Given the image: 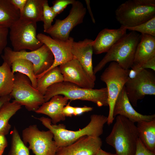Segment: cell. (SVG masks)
<instances>
[{
  "mask_svg": "<svg viewBox=\"0 0 155 155\" xmlns=\"http://www.w3.org/2000/svg\"><path fill=\"white\" fill-rule=\"evenodd\" d=\"M63 81L74 84L82 88H94L95 82L76 59L71 60L59 66Z\"/></svg>",
  "mask_w": 155,
  "mask_h": 155,
  "instance_id": "cell-14",
  "label": "cell"
},
{
  "mask_svg": "<svg viewBox=\"0 0 155 155\" xmlns=\"http://www.w3.org/2000/svg\"><path fill=\"white\" fill-rule=\"evenodd\" d=\"M68 16L64 19H56L54 24L46 32L53 39L66 40L73 29L82 23L86 9L80 1L75 0Z\"/></svg>",
  "mask_w": 155,
  "mask_h": 155,
  "instance_id": "cell-12",
  "label": "cell"
},
{
  "mask_svg": "<svg viewBox=\"0 0 155 155\" xmlns=\"http://www.w3.org/2000/svg\"><path fill=\"white\" fill-rule=\"evenodd\" d=\"M9 32L8 28L0 26V55L6 47Z\"/></svg>",
  "mask_w": 155,
  "mask_h": 155,
  "instance_id": "cell-32",
  "label": "cell"
},
{
  "mask_svg": "<svg viewBox=\"0 0 155 155\" xmlns=\"http://www.w3.org/2000/svg\"><path fill=\"white\" fill-rule=\"evenodd\" d=\"M127 30L121 26L118 29L104 28L102 30L93 40V53L96 55L106 53L125 35Z\"/></svg>",
  "mask_w": 155,
  "mask_h": 155,
  "instance_id": "cell-18",
  "label": "cell"
},
{
  "mask_svg": "<svg viewBox=\"0 0 155 155\" xmlns=\"http://www.w3.org/2000/svg\"><path fill=\"white\" fill-rule=\"evenodd\" d=\"M125 87L130 103L137 106L138 101L146 96L155 95V71L142 69L133 78H128Z\"/></svg>",
  "mask_w": 155,
  "mask_h": 155,
  "instance_id": "cell-11",
  "label": "cell"
},
{
  "mask_svg": "<svg viewBox=\"0 0 155 155\" xmlns=\"http://www.w3.org/2000/svg\"><path fill=\"white\" fill-rule=\"evenodd\" d=\"M57 16L49 6L48 1L45 0L43 5L42 18L44 32H45L51 27L53 20Z\"/></svg>",
  "mask_w": 155,
  "mask_h": 155,
  "instance_id": "cell-30",
  "label": "cell"
},
{
  "mask_svg": "<svg viewBox=\"0 0 155 155\" xmlns=\"http://www.w3.org/2000/svg\"><path fill=\"white\" fill-rule=\"evenodd\" d=\"M68 100L67 97L62 95H55L44 102L35 112L48 116L51 118L52 124H56L65 120V117L62 113V110Z\"/></svg>",
  "mask_w": 155,
  "mask_h": 155,
  "instance_id": "cell-19",
  "label": "cell"
},
{
  "mask_svg": "<svg viewBox=\"0 0 155 155\" xmlns=\"http://www.w3.org/2000/svg\"><path fill=\"white\" fill-rule=\"evenodd\" d=\"M7 145V142L5 135L2 134H0V155L3 154Z\"/></svg>",
  "mask_w": 155,
  "mask_h": 155,
  "instance_id": "cell-37",
  "label": "cell"
},
{
  "mask_svg": "<svg viewBox=\"0 0 155 155\" xmlns=\"http://www.w3.org/2000/svg\"><path fill=\"white\" fill-rule=\"evenodd\" d=\"M45 0H27L20 18L37 23L42 21L43 5Z\"/></svg>",
  "mask_w": 155,
  "mask_h": 155,
  "instance_id": "cell-24",
  "label": "cell"
},
{
  "mask_svg": "<svg viewBox=\"0 0 155 155\" xmlns=\"http://www.w3.org/2000/svg\"><path fill=\"white\" fill-rule=\"evenodd\" d=\"M14 83V74L11 67L3 62L0 66V97L9 95Z\"/></svg>",
  "mask_w": 155,
  "mask_h": 155,
  "instance_id": "cell-26",
  "label": "cell"
},
{
  "mask_svg": "<svg viewBox=\"0 0 155 155\" xmlns=\"http://www.w3.org/2000/svg\"><path fill=\"white\" fill-rule=\"evenodd\" d=\"M141 34L131 31L117 42L106 53L99 63L93 68L94 74L101 70L108 63L115 62L122 68L130 69L134 61L135 54Z\"/></svg>",
  "mask_w": 155,
  "mask_h": 155,
  "instance_id": "cell-3",
  "label": "cell"
},
{
  "mask_svg": "<svg viewBox=\"0 0 155 155\" xmlns=\"http://www.w3.org/2000/svg\"><path fill=\"white\" fill-rule=\"evenodd\" d=\"M138 139L135 123L123 116L118 115L105 141L114 148L117 155H135Z\"/></svg>",
  "mask_w": 155,
  "mask_h": 155,
  "instance_id": "cell-2",
  "label": "cell"
},
{
  "mask_svg": "<svg viewBox=\"0 0 155 155\" xmlns=\"http://www.w3.org/2000/svg\"><path fill=\"white\" fill-rule=\"evenodd\" d=\"M118 115L123 116L134 123L155 119V114L143 115L134 109L127 97L125 86L119 95L113 108L114 117Z\"/></svg>",
  "mask_w": 155,
  "mask_h": 155,
  "instance_id": "cell-16",
  "label": "cell"
},
{
  "mask_svg": "<svg viewBox=\"0 0 155 155\" xmlns=\"http://www.w3.org/2000/svg\"><path fill=\"white\" fill-rule=\"evenodd\" d=\"M95 155H117L116 153L113 154L108 152L102 150L101 148L99 149Z\"/></svg>",
  "mask_w": 155,
  "mask_h": 155,
  "instance_id": "cell-40",
  "label": "cell"
},
{
  "mask_svg": "<svg viewBox=\"0 0 155 155\" xmlns=\"http://www.w3.org/2000/svg\"><path fill=\"white\" fill-rule=\"evenodd\" d=\"M125 28L131 31L139 32L141 34L155 36V16L135 26Z\"/></svg>",
  "mask_w": 155,
  "mask_h": 155,
  "instance_id": "cell-29",
  "label": "cell"
},
{
  "mask_svg": "<svg viewBox=\"0 0 155 155\" xmlns=\"http://www.w3.org/2000/svg\"><path fill=\"white\" fill-rule=\"evenodd\" d=\"M27 0H10L12 4L20 11V14L22 13Z\"/></svg>",
  "mask_w": 155,
  "mask_h": 155,
  "instance_id": "cell-34",
  "label": "cell"
},
{
  "mask_svg": "<svg viewBox=\"0 0 155 155\" xmlns=\"http://www.w3.org/2000/svg\"><path fill=\"white\" fill-rule=\"evenodd\" d=\"M37 119L52 133L58 148L70 145L84 136L99 137L103 133L104 125L107 121V117L93 114L91 115L90 121L87 125L82 129L74 131L67 130L63 124H52L48 118L42 117Z\"/></svg>",
  "mask_w": 155,
  "mask_h": 155,
  "instance_id": "cell-1",
  "label": "cell"
},
{
  "mask_svg": "<svg viewBox=\"0 0 155 155\" xmlns=\"http://www.w3.org/2000/svg\"><path fill=\"white\" fill-rule=\"evenodd\" d=\"M115 14L121 26H135L155 16V0L127 1L118 7Z\"/></svg>",
  "mask_w": 155,
  "mask_h": 155,
  "instance_id": "cell-5",
  "label": "cell"
},
{
  "mask_svg": "<svg viewBox=\"0 0 155 155\" xmlns=\"http://www.w3.org/2000/svg\"><path fill=\"white\" fill-rule=\"evenodd\" d=\"M13 101L24 106L28 111L35 112L45 102L44 96L32 84L29 79L19 72L14 74V83L10 94Z\"/></svg>",
  "mask_w": 155,
  "mask_h": 155,
  "instance_id": "cell-9",
  "label": "cell"
},
{
  "mask_svg": "<svg viewBox=\"0 0 155 155\" xmlns=\"http://www.w3.org/2000/svg\"><path fill=\"white\" fill-rule=\"evenodd\" d=\"M37 79L36 89L44 96L49 86L63 81V75L58 66L50 69Z\"/></svg>",
  "mask_w": 155,
  "mask_h": 155,
  "instance_id": "cell-25",
  "label": "cell"
},
{
  "mask_svg": "<svg viewBox=\"0 0 155 155\" xmlns=\"http://www.w3.org/2000/svg\"><path fill=\"white\" fill-rule=\"evenodd\" d=\"M38 39L46 45L53 54L54 62L51 67L42 74L36 76L37 78L50 69L65 63L73 59L71 49L74 41L73 38L69 37L66 40L53 39L44 34L39 33L37 35Z\"/></svg>",
  "mask_w": 155,
  "mask_h": 155,
  "instance_id": "cell-13",
  "label": "cell"
},
{
  "mask_svg": "<svg viewBox=\"0 0 155 155\" xmlns=\"http://www.w3.org/2000/svg\"><path fill=\"white\" fill-rule=\"evenodd\" d=\"M9 28V39L14 51H34L43 44L37 38L36 22L20 18Z\"/></svg>",
  "mask_w": 155,
  "mask_h": 155,
  "instance_id": "cell-8",
  "label": "cell"
},
{
  "mask_svg": "<svg viewBox=\"0 0 155 155\" xmlns=\"http://www.w3.org/2000/svg\"><path fill=\"white\" fill-rule=\"evenodd\" d=\"M85 1L87 9L91 18L92 20L94 23L95 24L96 21L91 9L90 5V1L89 0H85Z\"/></svg>",
  "mask_w": 155,
  "mask_h": 155,
  "instance_id": "cell-38",
  "label": "cell"
},
{
  "mask_svg": "<svg viewBox=\"0 0 155 155\" xmlns=\"http://www.w3.org/2000/svg\"><path fill=\"white\" fill-rule=\"evenodd\" d=\"M74 107L70 105L69 102L63 108L62 113L66 117H71L74 115Z\"/></svg>",
  "mask_w": 155,
  "mask_h": 155,
  "instance_id": "cell-35",
  "label": "cell"
},
{
  "mask_svg": "<svg viewBox=\"0 0 155 155\" xmlns=\"http://www.w3.org/2000/svg\"><path fill=\"white\" fill-rule=\"evenodd\" d=\"M154 60L155 36L146 34H141L140 40L136 49L133 64L143 68L145 64Z\"/></svg>",
  "mask_w": 155,
  "mask_h": 155,
  "instance_id": "cell-20",
  "label": "cell"
},
{
  "mask_svg": "<svg viewBox=\"0 0 155 155\" xmlns=\"http://www.w3.org/2000/svg\"><path fill=\"white\" fill-rule=\"evenodd\" d=\"M93 42V40L88 38L78 42L74 41L71 51L73 59L80 62L91 79L95 82L96 77L93 72L92 61Z\"/></svg>",
  "mask_w": 155,
  "mask_h": 155,
  "instance_id": "cell-17",
  "label": "cell"
},
{
  "mask_svg": "<svg viewBox=\"0 0 155 155\" xmlns=\"http://www.w3.org/2000/svg\"><path fill=\"white\" fill-rule=\"evenodd\" d=\"M58 95L64 96L71 100H80L91 101L99 107L108 106L106 88L99 89L84 88L63 81L54 84L47 88L44 95L45 102Z\"/></svg>",
  "mask_w": 155,
  "mask_h": 155,
  "instance_id": "cell-4",
  "label": "cell"
},
{
  "mask_svg": "<svg viewBox=\"0 0 155 155\" xmlns=\"http://www.w3.org/2000/svg\"><path fill=\"white\" fill-rule=\"evenodd\" d=\"M135 155H155V153L147 149L138 139L137 142L136 150Z\"/></svg>",
  "mask_w": 155,
  "mask_h": 155,
  "instance_id": "cell-33",
  "label": "cell"
},
{
  "mask_svg": "<svg viewBox=\"0 0 155 155\" xmlns=\"http://www.w3.org/2000/svg\"><path fill=\"white\" fill-rule=\"evenodd\" d=\"M21 105L13 101L7 102L0 108V134H7L11 128L10 119L21 108Z\"/></svg>",
  "mask_w": 155,
  "mask_h": 155,
  "instance_id": "cell-23",
  "label": "cell"
},
{
  "mask_svg": "<svg viewBox=\"0 0 155 155\" xmlns=\"http://www.w3.org/2000/svg\"><path fill=\"white\" fill-rule=\"evenodd\" d=\"M138 138L150 151L155 153V119L137 123Z\"/></svg>",
  "mask_w": 155,
  "mask_h": 155,
  "instance_id": "cell-21",
  "label": "cell"
},
{
  "mask_svg": "<svg viewBox=\"0 0 155 155\" xmlns=\"http://www.w3.org/2000/svg\"><path fill=\"white\" fill-rule=\"evenodd\" d=\"M11 99L10 94L0 97V108L5 103L10 101Z\"/></svg>",
  "mask_w": 155,
  "mask_h": 155,
  "instance_id": "cell-39",
  "label": "cell"
},
{
  "mask_svg": "<svg viewBox=\"0 0 155 155\" xmlns=\"http://www.w3.org/2000/svg\"><path fill=\"white\" fill-rule=\"evenodd\" d=\"M102 145L99 137L84 136L70 145L58 148L55 155H95Z\"/></svg>",
  "mask_w": 155,
  "mask_h": 155,
  "instance_id": "cell-15",
  "label": "cell"
},
{
  "mask_svg": "<svg viewBox=\"0 0 155 155\" xmlns=\"http://www.w3.org/2000/svg\"><path fill=\"white\" fill-rule=\"evenodd\" d=\"M129 69H125L117 63L111 62L100 76V80L106 84L109 108L107 123L112 124L115 118L113 109L116 100L128 78Z\"/></svg>",
  "mask_w": 155,
  "mask_h": 155,
  "instance_id": "cell-6",
  "label": "cell"
},
{
  "mask_svg": "<svg viewBox=\"0 0 155 155\" xmlns=\"http://www.w3.org/2000/svg\"><path fill=\"white\" fill-rule=\"evenodd\" d=\"M93 108L91 107L85 106L83 107H74V115L76 116L81 115L83 113L91 111Z\"/></svg>",
  "mask_w": 155,
  "mask_h": 155,
  "instance_id": "cell-36",
  "label": "cell"
},
{
  "mask_svg": "<svg viewBox=\"0 0 155 155\" xmlns=\"http://www.w3.org/2000/svg\"><path fill=\"white\" fill-rule=\"evenodd\" d=\"M75 0H56L53 2L52 9L57 15L61 13L70 4H72Z\"/></svg>",
  "mask_w": 155,
  "mask_h": 155,
  "instance_id": "cell-31",
  "label": "cell"
},
{
  "mask_svg": "<svg viewBox=\"0 0 155 155\" xmlns=\"http://www.w3.org/2000/svg\"><path fill=\"white\" fill-rule=\"evenodd\" d=\"M20 16L19 10L10 0H0V26L9 28Z\"/></svg>",
  "mask_w": 155,
  "mask_h": 155,
  "instance_id": "cell-22",
  "label": "cell"
},
{
  "mask_svg": "<svg viewBox=\"0 0 155 155\" xmlns=\"http://www.w3.org/2000/svg\"><path fill=\"white\" fill-rule=\"evenodd\" d=\"M3 51V55L1 56L3 62L11 67L12 62L18 59L29 61L33 65L34 73L36 76L48 70L52 66L54 61L51 52L44 44L38 49L30 51L25 50L15 51L9 47H6Z\"/></svg>",
  "mask_w": 155,
  "mask_h": 155,
  "instance_id": "cell-7",
  "label": "cell"
},
{
  "mask_svg": "<svg viewBox=\"0 0 155 155\" xmlns=\"http://www.w3.org/2000/svg\"><path fill=\"white\" fill-rule=\"evenodd\" d=\"M11 67L13 74L19 72L27 76L32 86L36 89L37 79L34 74V66L32 62L25 59H18L12 62Z\"/></svg>",
  "mask_w": 155,
  "mask_h": 155,
  "instance_id": "cell-27",
  "label": "cell"
},
{
  "mask_svg": "<svg viewBox=\"0 0 155 155\" xmlns=\"http://www.w3.org/2000/svg\"><path fill=\"white\" fill-rule=\"evenodd\" d=\"M23 141L28 143L29 150L35 155H55L58 148L50 130L41 131L36 125L29 126L22 131Z\"/></svg>",
  "mask_w": 155,
  "mask_h": 155,
  "instance_id": "cell-10",
  "label": "cell"
},
{
  "mask_svg": "<svg viewBox=\"0 0 155 155\" xmlns=\"http://www.w3.org/2000/svg\"><path fill=\"white\" fill-rule=\"evenodd\" d=\"M11 135V146L8 155H30L29 148L21 139L15 127Z\"/></svg>",
  "mask_w": 155,
  "mask_h": 155,
  "instance_id": "cell-28",
  "label": "cell"
}]
</instances>
